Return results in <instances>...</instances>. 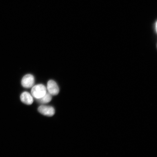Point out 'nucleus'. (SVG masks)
Listing matches in <instances>:
<instances>
[{
  "mask_svg": "<svg viewBox=\"0 0 157 157\" xmlns=\"http://www.w3.org/2000/svg\"><path fill=\"white\" fill-rule=\"evenodd\" d=\"M47 89L48 92L52 95H56L59 92V89L57 84L53 80H50L48 82Z\"/></svg>",
  "mask_w": 157,
  "mask_h": 157,
  "instance_id": "4",
  "label": "nucleus"
},
{
  "mask_svg": "<svg viewBox=\"0 0 157 157\" xmlns=\"http://www.w3.org/2000/svg\"><path fill=\"white\" fill-rule=\"evenodd\" d=\"M21 100L23 103L27 105H31L33 102L32 96L28 92H25L21 95Z\"/></svg>",
  "mask_w": 157,
  "mask_h": 157,
  "instance_id": "5",
  "label": "nucleus"
},
{
  "mask_svg": "<svg viewBox=\"0 0 157 157\" xmlns=\"http://www.w3.org/2000/svg\"><path fill=\"white\" fill-rule=\"evenodd\" d=\"M35 79L34 76L32 75L28 74L25 75L21 80V85L25 88L32 87L34 86Z\"/></svg>",
  "mask_w": 157,
  "mask_h": 157,
  "instance_id": "2",
  "label": "nucleus"
},
{
  "mask_svg": "<svg viewBox=\"0 0 157 157\" xmlns=\"http://www.w3.org/2000/svg\"><path fill=\"white\" fill-rule=\"evenodd\" d=\"M52 95L47 91L46 94L43 97L39 99H37L38 102L42 104H46L50 102L52 100Z\"/></svg>",
  "mask_w": 157,
  "mask_h": 157,
  "instance_id": "6",
  "label": "nucleus"
},
{
  "mask_svg": "<svg viewBox=\"0 0 157 157\" xmlns=\"http://www.w3.org/2000/svg\"><path fill=\"white\" fill-rule=\"evenodd\" d=\"M38 110L42 114L48 117H52L55 113L54 108L50 106L41 105L39 107Z\"/></svg>",
  "mask_w": 157,
  "mask_h": 157,
  "instance_id": "3",
  "label": "nucleus"
},
{
  "mask_svg": "<svg viewBox=\"0 0 157 157\" xmlns=\"http://www.w3.org/2000/svg\"><path fill=\"white\" fill-rule=\"evenodd\" d=\"M46 92V87L42 84H38L34 86L31 91V94L36 99L43 97Z\"/></svg>",
  "mask_w": 157,
  "mask_h": 157,
  "instance_id": "1",
  "label": "nucleus"
}]
</instances>
